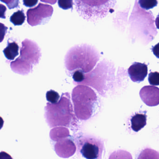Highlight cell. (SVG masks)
Returning <instances> with one entry per match:
<instances>
[{
  "instance_id": "cell-1",
  "label": "cell",
  "mask_w": 159,
  "mask_h": 159,
  "mask_svg": "<svg viewBox=\"0 0 159 159\" xmlns=\"http://www.w3.org/2000/svg\"><path fill=\"white\" fill-rule=\"evenodd\" d=\"M100 57V54L94 46L85 43L76 45L67 52L65 66L69 71L81 70L87 73L94 67Z\"/></svg>"
},
{
  "instance_id": "cell-2",
  "label": "cell",
  "mask_w": 159,
  "mask_h": 159,
  "mask_svg": "<svg viewBox=\"0 0 159 159\" xmlns=\"http://www.w3.org/2000/svg\"><path fill=\"white\" fill-rule=\"evenodd\" d=\"M44 110V117L50 128L57 126L70 127L71 123L76 122L69 93L62 94L56 104L47 103Z\"/></svg>"
},
{
  "instance_id": "cell-3",
  "label": "cell",
  "mask_w": 159,
  "mask_h": 159,
  "mask_svg": "<svg viewBox=\"0 0 159 159\" xmlns=\"http://www.w3.org/2000/svg\"><path fill=\"white\" fill-rule=\"evenodd\" d=\"M74 2L80 16L87 21L94 22L113 11L117 0H74Z\"/></svg>"
},
{
  "instance_id": "cell-4",
  "label": "cell",
  "mask_w": 159,
  "mask_h": 159,
  "mask_svg": "<svg viewBox=\"0 0 159 159\" xmlns=\"http://www.w3.org/2000/svg\"><path fill=\"white\" fill-rule=\"evenodd\" d=\"M98 98L94 91L85 85H79L72 90V100L76 117L88 120L93 113Z\"/></svg>"
},
{
  "instance_id": "cell-5",
  "label": "cell",
  "mask_w": 159,
  "mask_h": 159,
  "mask_svg": "<svg viewBox=\"0 0 159 159\" xmlns=\"http://www.w3.org/2000/svg\"><path fill=\"white\" fill-rule=\"evenodd\" d=\"M78 151L82 156L87 159L102 158L104 150V142L93 137L81 136L77 141Z\"/></svg>"
},
{
  "instance_id": "cell-6",
  "label": "cell",
  "mask_w": 159,
  "mask_h": 159,
  "mask_svg": "<svg viewBox=\"0 0 159 159\" xmlns=\"http://www.w3.org/2000/svg\"><path fill=\"white\" fill-rule=\"evenodd\" d=\"M53 13V8L51 5L39 3L38 6L28 10L27 22L31 26L47 24Z\"/></svg>"
},
{
  "instance_id": "cell-7",
  "label": "cell",
  "mask_w": 159,
  "mask_h": 159,
  "mask_svg": "<svg viewBox=\"0 0 159 159\" xmlns=\"http://www.w3.org/2000/svg\"><path fill=\"white\" fill-rule=\"evenodd\" d=\"M41 56L40 49L35 42L28 39L22 42L20 57L23 60L32 65H37Z\"/></svg>"
},
{
  "instance_id": "cell-8",
  "label": "cell",
  "mask_w": 159,
  "mask_h": 159,
  "mask_svg": "<svg viewBox=\"0 0 159 159\" xmlns=\"http://www.w3.org/2000/svg\"><path fill=\"white\" fill-rule=\"evenodd\" d=\"M54 145V150L58 156L68 158L74 155L77 149L75 143L68 137L57 141Z\"/></svg>"
},
{
  "instance_id": "cell-9",
  "label": "cell",
  "mask_w": 159,
  "mask_h": 159,
  "mask_svg": "<svg viewBox=\"0 0 159 159\" xmlns=\"http://www.w3.org/2000/svg\"><path fill=\"white\" fill-rule=\"evenodd\" d=\"M139 96L144 103L149 107L158 106L159 103V89L158 87L148 85L142 87Z\"/></svg>"
},
{
  "instance_id": "cell-10",
  "label": "cell",
  "mask_w": 159,
  "mask_h": 159,
  "mask_svg": "<svg viewBox=\"0 0 159 159\" xmlns=\"http://www.w3.org/2000/svg\"><path fill=\"white\" fill-rule=\"evenodd\" d=\"M128 73L132 81L141 82L148 75V66L145 64L135 62L128 68Z\"/></svg>"
},
{
  "instance_id": "cell-11",
  "label": "cell",
  "mask_w": 159,
  "mask_h": 159,
  "mask_svg": "<svg viewBox=\"0 0 159 159\" xmlns=\"http://www.w3.org/2000/svg\"><path fill=\"white\" fill-rule=\"evenodd\" d=\"M11 67L14 72L23 75H28L33 68L32 64L23 60L20 57L12 62Z\"/></svg>"
},
{
  "instance_id": "cell-12",
  "label": "cell",
  "mask_w": 159,
  "mask_h": 159,
  "mask_svg": "<svg viewBox=\"0 0 159 159\" xmlns=\"http://www.w3.org/2000/svg\"><path fill=\"white\" fill-rule=\"evenodd\" d=\"M147 116L146 114L137 113L131 119V128L134 132H138L147 124Z\"/></svg>"
},
{
  "instance_id": "cell-13",
  "label": "cell",
  "mask_w": 159,
  "mask_h": 159,
  "mask_svg": "<svg viewBox=\"0 0 159 159\" xmlns=\"http://www.w3.org/2000/svg\"><path fill=\"white\" fill-rule=\"evenodd\" d=\"M70 136V134L68 129L62 126L55 127L50 131V138L54 141H57L62 139L68 137Z\"/></svg>"
},
{
  "instance_id": "cell-14",
  "label": "cell",
  "mask_w": 159,
  "mask_h": 159,
  "mask_svg": "<svg viewBox=\"0 0 159 159\" xmlns=\"http://www.w3.org/2000/svg\"><path fill=\"white\" fill-rule=\"evenodd\" d=\"M19 46L16 42H8V45L3 52L8 60H13L19 55Z\"/></svg>"
},
{
  "instance_id": "cell-15",
  "label": "cell",
  "mask_w": 159,
  "mask_h": 159,
  "mask_svg": "<svg viewBox=\"0 0 159 159\" xmlns=\"http://www.w3.org/2000/svg\"><path fill=\"white\" fill-rule=\"evenodd\" d=\"M26 16L24 12V10L18 11L15 12L10 18V21L14 25H22L25 20Z\"/></svg>"
},
{
  "instance_id": "cell-16",
  "label": "cell",
  "mask_w": 159,
  "mask_h": 159,
  "mask_svg": "<svg viewBox=\"0 0 159 159\" xmlns=\"http://www.w3.org/2000/svg\"><path fill=\"white\" fill-rule=\"evenodd\" d=\"M138 3L142 9L148 11L156 7L158 1L157 0H139Z\"/></svg>"
},
{
  "instance_id": "cell-17",
  "label": "cell",
  "mask_w": 159,
  "mask_h": 159,
  "mask_svg": "<svg viewBox=\"0 0 159 159\" xmlns=\"http://www.w3.org/2000/svg\"><path fill=\"white\" fill-rule=\"evenodd\" d=\"M46 99L51 104H56L59 101L60 96L58 93L51 90L48 91L46 94Z\"/></svg>"
},
{
  "instance_id": "cell-18",
  "label": "cell",
  "mask_w": 159,
  "mask_h": 159,
  "mask_svg": "<svg viewBox=\"0 0 159 159\" xmlns=\"http://www.w3.org/2000/svg\"><path fill=\"white\" fill-rule=\"evenodd\" d=\"M72 78L74 82L80 84L85 80V75L81 70H76L73 72Z\"/></svg>"
},
{
  "instance_id": "cell-19",
  "label": "cell",
  "mask_w": 159,
  "mask_h": 159,
  "mask_svg": "<svg viewBox=\"0 0 159 159\" xmlns=\"http://www.w3.org/2000/svg\"><path fill=\"white\" fill-rule=\"evenodd\" d=\"M73 4V0H58V6L63 10H72Z\"/></svg>"
},
{
  "instance_id": "cell-20",
  "label": "cell",
  "mask_w": 159,
  "mask_h": 159,
  "mask_svg": "<svg viewBox=\"0 0 159 159\" xmlns=\"http://www.w3.org/2000/svg\"><path fill=\"white\" fill-rule=\"evenodd\" d=\"M148 81L151 85L158 86L159 85V72H150L148 75Z\"/></svg>"
},
{
  "instance_id": "cell-21",
  "label": "cell",
  "mask_w": 159,
  "mask_h": 159,
  "mask_svg": "<svg viewBox=\"0 0 159 159\" xmlns=\"http://www.w3.org/2000/svg\"><path fill=\"white\" fill-rule=\"evenodd\" d=\"M0 1L5 3L10 10L19 7V0H0Z\"/></svg>"
},
{
  "instance_id": "cell-22",
  "label": "cell",
  "mask_w": 159,
  "mask_h": 159,
  "mask_svg": "<svg viewBox=\"0 0 159 159\" xmlns=\"http://www.w3.org/2000/svg\"><path fill=\"white\" fill-rule=\"evenodd\" d=\"M8 27L4 24L0 23V43L2 42L8 30Z\"/></svg>"
},
{
  "instance_id": "cell-23",
  "label": "cell",
  "mask_w": 159,
  "mask_h": 159,
  "mask_svg": "<svg viewBox=\"0 0 159 159\" xmlns=\"http://www.w3.org/2000/svg\"><path fill=\"white\" fill-rule=\"evenodd\" d=\"M38 2L39 0H23V3L26 7L31 8L36 5Z\"/></svg>"
},
{
  "instance_id": "cell-24",
  "label": "cell",
  "mask_w": 159,
  "mask_h": 159,
  "mask_svg": "<svg viewBox=\"0 0 159 159\" xmlns=\"http://www.w3.org/2000/svg\"><path fill=\"white\" fill-rule=\"evenodd\" d=\"M7 8L4 5L0 4V18H6V12Z\"/></svg>"
},
{
  "instance_id": "cell-25",
  "label": "cell",
  "mask_w": 159,
  "mask_h": 159,
  "mask_svg": "<svg viewBox=\"0 0 159 159\" xmlns=\"http://www.w3.org/2000/svg\"><path fill=\"white\" fill-rule=\"evenodd\" d=\"M40 1L42 2L53 5V4H55L56 3L57 0H40Z\"/></svg>"
},
{
  "instance_id": "cell-26",
  "label": "cell",
  "mask_w": 159,
  "mask_h": 159,
  "mask_svg": "<svg viewBox=\"0 0 159 159\" xmlns=\"http://www.w3.org/2000/svg\"><path fill=\"white\" fill-rule=\"evenodd\" d=\"M4 124V120L1 117H0V130L2 128Z\"/></svg>"
}]
</instances>
